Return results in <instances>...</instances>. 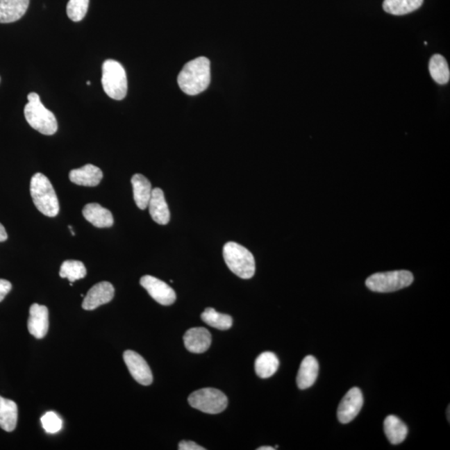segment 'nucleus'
Masks as SVG:
<instances>
[{"label": "nucleus", "instance_id": "nucleus-1", "mask_svg": "<svg viewBox=\"0 0 450 450\" xmlns=\"http://www.w3.org/2000/svg\"><path fill=\"white\" fill-rule=\"evenodd\" d=\"M210 81V62L206 57L188 62L178 76L179 88L183 93L192 96L206 90Z\"/></svg>", "mask_w": 450, "mask_h": 450}, {"label": "nucleus", "instance_id": "nucleus-2", "mask_svg": "<svg viewBox=\"0 0 450 450\" xmlns=\"http://www.w3.org/2000/svg\"><path fill=\"white\" fill-rule=\"evenodd\" d=\"M31 194L33 202L40 212L53 218L60 212V203L52 183L44 174L37 173L31 178Z\"/></svg>", "mask_w": 450, "mask_h": 450}, {"label": "nucleus", "instance_id": "nucleus-3", "mask_svg": "<svg viewBox=\"0 0 450 450\" xmlns=\"http://www.w3.org/2000/svg\"><path fill=\"white\" fill-rule=\"evenodd\" d=\"M28 100L24 107V116L28 124L44 135H54L58 131L56 116L42 103L39 94L31 93Z\"/></svg>", "mask_w": 450, "mask_h": 450}, {"label": "nucleus", "instance_id": "nucleus-4", "mask_svg": "<svg viewBox=\"0 0 450 450\" xmlns=\"http://www.w3.org/2000/svg\"><path fill=\"white\" fill-rule=\"evenodd\" d=\"M225 262L232 272L241 278H251L256 273V260L251 252L235 242L225 244L223 249Z\"/></svg>", "mask_w": 450, "mask_h": 450}, {"label": "nucleus", "instance_id": "nucleus-5", "mask_svg": "<svg viewBox=\"0 0 450 450\" xmlns=\"http://www.w3.org/2000/svg\"><path fill=\"white\" fill-rule=\"evenodd\" d=\"M102 85L108 97L122 100L127 94L128 81L125 69L120 62L104 61L102 67Z\"/></svg>", "mask_w": 450, "mask_h": 450}, {"label": "nucleus", "instance_id": "nucleus-6", "mask_svg": "<svg viewBox=\"0 0 450 450\" xmlns=\"http://www.w3.org/2000/svg\"><path fill=\"white\" fill-rule=\"evenodd\" d=\"M414 276L410 271L397 270L374 274L366 279L365 285L374 292L390 293L410 286Z\"/></svg>", "mask_w": 450, "mask_h": 450}, {"label": "nucleus", "instance_id": "nucleus-7", "mask_svg": "<svg viewBox=\"0 0 450 450\" xmlns=\"http://www.w3.org/2000/svg\"><path fill=\"white\" fill-rule=\"evenodd\" d=\"M189 403L196 410L216 415L223 412L228 406V399L223 392L212 388H206L190 395Z\"/></svg>", "mask_w": 450, "mask_h": 450}, {"label": "nucleus", "instance_id": "nucleus-8", "mask_svg": "<svg viewBox=\"0 0 450 450\" xmlns=\"http://www.w3.org/2000/svg\"><path fill=\"white\" fill-rule=\"evenodd\" d=\"M140 285L149 294L162 306H169L176 300V294L169 285L151 275H145L140 279Z\"/></svg>", "mask_w": 450, "mask_h": 450}, {"label": "nucleus", "instance_id": "nucleus-9", "mask_svg": "<svg viewBox=\"0 0 450 450\" xmlns=\"http://www.w3.org/2000/svg\"><path fill=\"white\" fill-rule=\"evenodd\" d=\"M124 360L127 365L132 377L142 385L148 386L153 383L152 371L150 369L148 362L140 354L126 350L124 353Z\"/></svg>", "mask_w": 450, "mask_h": 450}, {"label": "nucleus", "instance_id": "nucleus-10", "mask_svg": "<svg viewBox=\"0 0 450 450\" xmlns=\"http://www.w3.org/2000/svg\"><path fill=\"white\" fill-rule=\"evenodd\" d=\"M364 404V397L358 388L353 387L342 399L338 408V419L342 424L351 422L360 412Z\"/></svg>", "mask_w": 450, "mask_h": 450}, {"label": "nucleus", "instance_id": "nucleus-11", "mask_svg": "<svg viewBox=\"0 0 450 450\" xmlns=\"http://www.w3.org/2000/svg\"><path fill=\"white\" fill-rule=\"evenodd\" d=\"M114 296V286L106 281L100 282L88 292L83 299L82 307L85 310H94L103 304L110 303Z\"/></svg>", "mask_w": 450, "mask_h": 450}, {"label": "nucleus", "instance_id": "nucleus-12", "mask_svg": "<svg viewBox=\"0 0 450 450\" xmlns=\"http://www.w3.org/2000/svg\"><path fill=\"white\" fill-rule=\"evenodd\" d=\"M28 329L31 335L41 340L47 335L49 331V310L44 306L33 303L29 308Z\"/></svg>", "mask_w": 450, "mask_h": 450}, {"label": "nucleus", "instance_id": "nucleus-13", "mask_svg": "<svg viewBox=\"0 0 450 450\" xmlns=\"http://www.w3.org/2000/svg\"><path fill=\"white\" fill-rule=\"evenodd\" d=\"M183 343H185V348L191 353H204L210 347L211 333L206 328H192L185 333Z\"/></svg>", "mask_w": 450, "mask_h": 450}, {"label": "nucleus", "instance_id": "nucleus-14", "mask_svg": "<svg viewBox=\"0 0 450 450\" xmlns=\"http://www.w3.org/2000/svg\"><path fill=\"white\" fill-rule=\"evenodd\" d=\"M149 214L154 222L165 225L169 222L170 212L166 203L164 192L160 188L152 190L149 206Z\"/></svg>", "mask_w": 450, "mask_h": 450}, {"label": "nucleus", "instance_id": "nucleus-15", "mask_svg": "<svg viewBox=\"0 0 450 450\" xmlns=\"http://www.w3.org/2000/svg\"><path fill=\"white\" fill-rule=\"evenodd\" d=\"M103 178L102 170L93 165H86L82 168L71 170L70 181L75 185L95 187L99 185Z\"/></svg>", "mask_w": 450, "mask_h": 450}, {"label": "nucleus", "instance_id": "nucleus-16", "mask_svg": "<svg viewBox=\"0 0 450 450\" xmlns=\"http://www.w3.org/2000/svg\"><path fill=\"white\" fill-rule=\"evenodd\" d=\"M31 0H0V23L18 21L27 12Z\"/></svg>", "mask_w": 450, "mask_h": 450}, {"label": "nucleus", "instance_id": "nucleus-17", "mask_svg": "<svg viewBox=\"0 0 450 450\" xmlns=\"http://www.w3.org/2000/svg\"><path fill=\"white\" fill-rule=\"evenodd\" d=\"M83 215L87 221L97 228H110L114 224L112 212L99 203L86 204L83 208Z\"/></svg>", "mask_w": 450, "mask_h": 450}, {"label": "nucleus", "instance_id": "nucleus-18", "mask_svg": "<svg viewBox=\"0 0 450 450\" xmlns=\"http://www.w3.org/2000/svg\"><path fill=\"white\" fill-rule=\"evenodd\" d=\"M319 369V362L314 356H308L303 358L297 375V385L300 390L308 389L314 385L318 378Z\"/></svg>", "mask_w": 450, "mask_h": 450}, {"label": "nucleus", "instance_id": "nucleus-19", "mask_svg": "<svg viewBox=\"0 0 450 450\" xmlns=\"http://www.w3.org/2000/svg\"><path fill=\"white\" fill-rule=\"evenodd\" d=\"M133 199L138 208L144 210L148 208L152 194V185L149 179L140 174L133 175L131 178Z\"/></svg>", "mask_w": 450, "mask_h": 450}, {"label": "nucleus", "instance_id": "nucleus-20", "mask_svg": "<svg viewBox=\"0 0 450 450\" xmlns=\"http://www.w3.org/2000/svg\"><path fill=\"white\" fill-rule=\"evenodd\" d=\"M18 422V406L12 400L0 396V428L6 432L14 431Z\"/></svg>", "mask_w": 450, "mask_h": 450}, {"label": "nucleus", "instance_id": "nucleus-21", "mask_svg": "<svg viewBox=\"0 0 450 450\" xmlns=\"http://www.w3.org/2000/svg\"><path fill=\"white\" fill-rule=\"evenodd\" d=\"M385 435L392 444H399L406 439L408 427L395 415H389L383 422Z\"/></svg>", "mask_w": 450, "mask_h": 450}, {"label": "nucleus", "instance_id": "nucleus-22", "mask_svg": "<svg viewBox=\"0 0 450 450\" xmlns=\"http://www.w3.org/2000/svg\"><path fill=\"white\" fill-rule=\"evenodd\" d=\"M279 360L276 354L272 352H264L256 358L254 369L258 377L268 378L277 372Z\"/></svg>", "mask_w": 450, "mask_h": 450}, {"label": "nucleus", "instance_id": "nucleus-23", "mask_svg": "<svg viewBox=\"0 0 450 450\" xmlns=\"http://www.w3.org/2000/svg\"><path fill=\"white\" fill-rule=\"evenodd\" d=\"M423 3L424 0H385L383 8L390 15H404L418 10Z\"/></svg>", "mask_w": 450, "mask_h": 450}, {"label": "nucleus", "instance_id": "nucleus-24", "mask_svg": "<svg viewBox=\"0 0 450 450\" xmlns=\"http://www.w3.org/2000/svg\"><path fill=\"white\" fill-rule=\"evenodd\" d=\"M428 70L431 77L439 85H446L450 78V71L447 61L440 54H435L429 60Z\"/></svg>", "mask_w": 450, "mask_h": 450}, {"label": "nucleus", "instance_id": "nucleus-25", "mask_svg": "<svg viewBox=\"0 0 450 450\" xmlns=\"http://www.w3.org/2000/svg\"><path fill=\"white\" fill-rule=\"evenodd\" d=\"M201 319L210 326L220 329V331H227L233 325L231 316L221 314V312H217L212 308H207L202 312Z\"/></svg>", "mask_w": 450, "mask_h": 450}, {"label": "nucleus", "instance_id": "nucleus-26", "mask_svg": "<svg viewBox=\"0 0 450 450\" xmlns=\"http://www.w3.org/2000/svg\"><path fill=\"white\" fill-rule=\"evenodd\" d=\"M87 270L85 265L78 260H66L62 262L60 271V276L68 278L73 283L86 276Z\"/></svg>", "mask_w": 450, "mask_h": 450}, {"label": "nucleus", "instance_id": "nucleus-27", "mask_svg": "<svg viewBox=\"0 0 450 450\" xmlns=\"http://www.w3.org/2000/svg\"><path fill=\"white\" fill-rule=\"evenodd\" d=\"M90 0H69L67 4V15L74 22L85 19L89 8Z\"/></svg>", "mask_w": 450, "mask_h": 450}, {"label": "nucleus", "instance_id": "nucleus-28", "mask_svg": "<svg viewBox=\"0 0 450 450\" xmlns=\"http://www.w3.org/2000/svg\"><path fill=\"white\" fill-rule=\"evenodd\" d=\"M41 423L44 431L49 433H58L62 426L60 417L54 412H46L41 418Z\"/></svg>", "mask_w": 450, "mask_h": 450}, {"label": "nucleus", "instance_id": "nucleus-29", "mask_svg": "<svg viewBox=\"0 0 450 450\" xmlns=\"http://www.w3.org/2000/svg\"><path fill=\"white\" fill-rule=\"evenodd\" d=\"M12 290V285L6 279L0 278V302H2L6 296L10 293Z\"/></svg>", "mask_w": 450, "mask_h": 450}, {"label": "nucleus", "instance_id": "nucleus-30", "mask_svg": "<svg viewBox=\"0 0 450 450\" xmlns=\"http://www.w3.org/2000/svg\"><path fill=\"white\" fill-rule=\"evenodd\" d=\"M178 449L179 450H204L206 449H204L202 447V446H200L193 441H186V440H183L179 443L178 444Z\"/></svg>", "mask_w": 450, "mask_h": 450}, {"label": "nucleus", "instance_id": "nucleus-31", "mask_svg": "<svg viewBox=\"0 0 450 450\" xmlns=\"http://www.w3.org/2000/svg\"><path fill=\"white\" fill-rule=\"evenodd\" d=\"M8 239V235L6 231V228L3 227L2 224H0V242L6 241Z\"/></svg>", "mask_w": 450, "mask_h": 450}, {"label": "nucleus", "instance_id": "nucleus-32", "mask_svg": "<svg viewBox=\"0 0 450 450\" xmlns=\"http://www.w3.org/2000/svg\"><path fill=\"white\" fill-rule=\"evenodd\" d=\"M258 450H274L275 448L271 447V446H262V447H260L257 449Z\"/></svg>", "mask_w": 450, "mask_h": 450}, {"label": "nucleus", "instance_id": "nucleus-33", "mask_svg": "<svg viewBox=\"0 0 450 450\" xmlns=\"http://www.w3.org/2000/svg\"><path fill=\"white\" fill-rule=\"evenodd\" d=\"M448 419H449V407L448 408Z\"/></svg>", "mask_w": 450, "mask_h": 450}, {"label": "nucleus", "instance_id": "nucleus-34", "mask_svg": "<svg viewBox=\"0 0 450 450\" xmlns=\"http://www.w3.org/2000/svg\"><path fill=\"white\" fill-rule=\"evenodd\" d=\"M91 83L90 81H87V85H90Z\"/></svg>", "mask_w": 450, "mask_h": 450}]
</instances>
